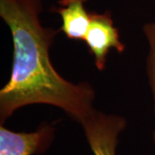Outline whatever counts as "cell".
I'll return each instance as SVG.
<instances>
[{
    "label": "cell",
    "instance_id": "6da1fadb",
    "mask_svg": "<svg viewBox=\"0 0 155 155\" xmlns=\"http://www.w3.org/2000/svg\"><path fill=\"white\" fill-rule=\"evenodd\" d=\"M41 11L42 0H0L13 41L11 78L0 91L1 125L29 104L55 106L80 124L95 110L93 86L67 81L53 66L49 50L60 30L41 24Z\"/></svg>",
    "mask_w": 155,
    "mask_h": 155
},
{
    "label": "cell",
    "instance_id": "7a4b0ae2",
    "mask_svg": "<svg viewBox=\"0 0 155 155\" xmlns=\"http://www.w3.org/2000/svg\"><path fill=\"white\" fill-rule=\"evenodd\" d=\"M81 125L93 155H116L118 137L127 127L124 117L95 110Z\"/></svg>",
    "mask_w": 155,
    "mask_h": 155
},
{
    "label": "cell",
    "instance_id": "3957f363",
    "mask_svg": "<svg viewBox=\"0 0 155 155\" xmlns=\"http://www.w3.org/2000/svg\"><path fill=\"white\" fill-rule=\"evenodd\" d=\"M84 41L99 71L105 68L107 57L111 48L122 54L126 48L120 39L118 28L114 24L110 11L104 13L91 12V22Z\"/></svg>",
    "mask_w": 155,
    "mask_h": 155
},
{
    "label": "cell",
    "instance_id": "277c9868",
    "mask_svg": "<svg viewBox=\"0 0 155 155\" xmlns=\"http://www.w3.org/2000/svg\"><path fill=\"white\" fill-rule=\"evenodd\" d=\"M55 127L41 123L34 132H14L0 126V155H34L44 153L52 145Z\"/></svg>",
    "mask_w": 155,
    "mask_h": 155
},
{
    "label": "cell",
    "instance_id": "5b68a950",
    "mask_svg": "<svg viewBox=\"0 0 155 155\" xmlns=\"http://www.w3.org/2000/svg\"><path fill=\"white\" fill-rule=\"evenodd\" d=\"M88 0H61L59 6L53 7L51 11L61 17L62 25L60 31L67 38L74 41H84L91 22V12L85 8Z\"/></svg>",
    "mask_w": 155,
    "mask_h": 155
},
{
    "label": "cell",
    "instance_id": "8992f818",
    "mask_svg": "<svg viewBox=\"0 0 155 155\" xmlns=\"http://www.w3.org/2000/svg\"><path fill=\"white\" fill-rule=\"evenodd\" d=\"M142 30L148 44V53L147 57V74L153 98V113L155 118V22L146 23ZM153 141L155 147V125L153 131Z\"/></svg>",
    "mask_w": 155,
    "mask_h": 155
}]
</instances>
